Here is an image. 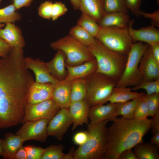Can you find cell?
Instances as JSON below:
<instances>
[{"mask_svg":"<svg viewBox=\"0 0 159 159\" xmlns=\"http://www.w3.org/2000/svg\"><path fill=\"white\" fill-rule=\"evenodd\" d=\"M24 59L15 51L0 58V129L22 123L28 89L34 81Z\"/></svg>","mask_w":159,"mask_h":159,"instance_id":"obj_1","label":"cell"},{"mask_svg":"<svg viewBox=\"0 0 159 159\" xmlns=\"http://www.w3.org/2000/svg\"><path fill=\"white\" fill-rule=\"evenodd\" d=\"M108 129L107 150L103 159H118L124 150L143 142L151 128L152 119L142 120L115 117Z\"/></svg>","mask_w":159,"mask_h":159,"instance_id":"obj_2","label":"cell"},{"mask_svg":"<svg viewBox=\"0 0 159 159\" xmlns=\"http://www.w3.org/2000/svg\"><path fill=\"white\" fill-rule=\"evenodd\" d=\"M109 121L107 120L96 124H87L88 139L75 150L74 159H103L107 144L108 128L106 126Z\"/></svg>","mask_w":159,"mask_h":159,"instance_id":"obj_3","label":"cell"},{"mask_svg":"<svg viewBox=\"0 0 159 159\" xmlns=\"http://www.w3.org/2000/svg\"><path fill=\"white\" fill-rule=\"evenodd\" d=\"M87 47L96 62L95 72L106 75L117 82L125 68V55L109 49L96 39Z\"/></svg>","mask_w":159,"mask_h":159,"instance_id":"obj_4","label":"cell"},{"mask_svg":"<svg viewBox=\"0 0 159 159\" xmlns=\"http://www.w3.org/2000/svg\"><path fill=\"white\" fill-rule=\"evenodd\" d=\"M87 77L85 79L87 92L85 100L90 106L107 102L117 81L106 75L96 72Z\"/></svg>","mask_w":159,"mask_h":159,"instance_id":"obj_5","label":"cell"},{"mask_svg":"<svg viewBox=\"0 0 159 159\" xmlns=\"http://www.w3.org/2000/svg\"><path fill=\"white\" fill-rule=\"evenodd\" d=\"M149 46L140 42L132 44L127 55L124 69L117 82L116 87L135 86L142 81L139 65L143 55Z\"/></svg>","mask_w":159,"mask_h":159,"instance_id":"obj_6","label":"cell"},{"mask_svg":"<svg viewBox=\"0 0 159 159\" xmlns=\"http://www.w3.org/2000/svg\"><path fill=\"white\" fill-rule=\"evenodd\" d=\"M50 46L60 50L66 57L67 64L75 66L95 59L88 48L68 35L51 43Z\"/></svg>","mask_w":159,"mask_h":159,"instance_id":"obj_7","label":"cell"},{"mask_svg":"<svg viewBox=\"0 0 159 159\" xmlns=\"http://www.w3.org/2000/svg\"><path fill=\"white\" fill-rule=\"evenodd\" d=\"M95 38L109 49L125 55H127L133 41L127 28L115 27H100Z\"/></svg>","mask_w":159,"mask_h":159,"instance_id":"obj_8","label":"cell"},{"mask_svg":"<svg viewBox=\"0 0 159 159\" xmlns=\"http://www.w3.org/2000/svg\"><path fill=\"white\" fill-rule=\"evenodd\" d=\"M60 109L52 99L35 104L26 102L24 106L22 124L27 121L42 119L49 120Z\"/></svg>","mask_w":159,"mask_h":159,"instance_id":"obj_9","label":"cell"},{"mask_svg":"<svg viewBox=\"0 0 159 159\" xmlns=\"http://www.w3.org/2000/svg\"><path fill=\"white\" fill-rule=\"evenodd\" d=\"M49 120L42 119L26 121L16 132L15 135L20 137L24 142L33 140L46 142L48 136L47 127Z\"/></svg>","mask_w":159,"mask_h":159,"instance_id":"obj_10","label":"cell"},{"mask_svg":"<svg viewBox=\"0 0 159 159\" xmlns=\"http://www.w3.org/2000/svg\"><path fill=\"white\" fill-rule=\"evenodd\" d=\"M72 123L69 108H60L49 121L47 127L48 136L61 140Z\"/></svg>","mask_w":159,"mask_h":159,"instance_id":"obj_11","label":"cell"},{"mask_svg":"<svg viewBox=\"0 0 159 159\" xmlns=\"http://www.w3.org/2000/svg\"><path fill=\"white\" fill-rule=\"evenodd\" d=\"M139 69L142 81H151L159 79V63L153 57L150 46L141 59Z\"/></svg>","mask_w":159,"mask_h":159,"instance_id":"obj_12","label":"cell"},{"mask_svg":"<svg viewBox=\"0 0 159 159\" xmlns=\"http://www.w3.org/2000/svg\"><path fill=\"white\" fill-rule=\"evenodd\" d=\"M135 20H130L128 27L129 34L133 41L144 42L149 45L159 43V30L151 25L135 29L133 28Z\"/></svg>","mask_w":159,"mask_h":159,"instance_id":"obj_13","label":"cell"},{"mask_svg":"<svg viewBox=\"0 0 159 159\" xmlns=\"http://www.w3.org/2000/svg\"><path fill=\"white\" fill-rule=\"evenodd\" d=\"M24 62L26 67L32 70L34 73L36 82L54 85L59 81L52 76L47 68L46 63L40 59H34L27 57L24 58Z\"/></svg>","mask_w":159,"mask_h":159,"instance_id":"obj_14","label":"cell"},{"mask_svg":"<svg viewBox=\"0 0 159 159\" xmlns=\"http://www.w3.org/2000/svg\"><path fill=\"white\" fill-rule=\"evenodd\" d=\"M54 85L50 83H40L34 81L28 89L27 102L35 104L52 99Z\"/></svg>","mask_w":159,"mask_h":159,"instance_id":"obj_15","label":"cell"},{"mask_svg":"<svg viewBox=\"0 0 159 159\" xmlns=\"http://www.w3.org/2000/svg\"><path fill=\"white\" fill-rule=\"evenodd\" d=\"M0 39L13 49H23L25 44L21 30L14 23L6 24L5 27L0 30Z\"/></svg>","mask_w":159,"mask_h":159,"instance_id":"obj_16","label":"cell"},{"mask_svg":"<svg viewBox=\"0 0 159 159\" xmlns=\"http://www.w3.org/2000/svg\"><path fill=\"white\" fill-rule=\"evenodd\" d=\"M67 75L64 81L71 82L79 78H83L95 72L97 64L95 59L86 62L81 64L71 66L66 63Z\"/></svg>","mask_w":159,"mask_h":159,"instance_id":"obj_17","label":"cell"},{"mask_svg":"<svg viewBox=\"0 0 159 159\" xmlns=\"http://www.w3.org/2000/svg\"><path fill=\"white\" fill-rule=\"evenodd\" d=\"M117 103L110 102L105 105L101 104L91 107L88 115L90 123L96 124L107 120L112 121L115 118Z\"/></svg>","mask_w":159,"mask_h":159,"instance_id":"obj_18","label":"cell"},{"mask_svg":"<svg viewBox=\"0 0 159 159\" xmlns=\"http://www.w3.org/2000/svg\"><path fill=\"white\" fill-rule=\"evenodd\" d=\"M90 107L85 100L71 102L69 109L73 120L72 130L78 126L88 124V115Z\"/></svg>","mask_w":159,"mask_h":159,"instance_id":"obj_19","label":"cell"},{"mask_svg":"<svg viewBox=\"0 0 159 159\" xmlns=\"http://www.w3.org/2000/svg\"><path fill=\"white\" fill-rule=\"evenodd\" d=\"M71 82L59 81L54 85L52 99L60 108H69L71 101Z\"/></svg>","mask_w":159,"mask_h":159,"instance_id":"obj_20","label":"cell"},{"mask_svg":"<svg viewBox=\"0 0 159 159\" xmlns=\"http://www.w3.org/2000/svg\"><path fill=\"white\" fill-rule=\"evenodd\" d=\"M130 20L127 12H112L106 13L97 23L100 27H115L128 28Z\"/></svg>","mask_w":159,"mask_h":159,"instance_id":"obj_21","label":"cell"},{"mask_svg":"<svg viewBox=\"0 0 159 159\" xmlns=\"http://www.w3.org/2000/svg\"><path fill=\"white\" fill-rule=\"evenodd\" d=\"M104 0H80L79 9L98 23L106 14Z\"/></svg>","mask_w":159,"mask_h":159,"instance_id":"obj_22","label":"cell"},{"mask_svg":"<svg viewBox=\"0 0 159 159\" xmlns=\"http://www.w3.org/2000/svg\"><path fill=\"white\" fill-rule=\"evenodd\" d=\"M24 142L23 140L19 135L11 132L5 133L2 142V158L14 159L16 152Z\"/></svg>","mask_w":159,"mask_h":159,"instance_id":"obj_23","label":"cell"},{"mask_svg":"<svg viewBox=\"0 0 159 159\" xmlns=\"http://www.w3.org/2000/svg\"><path fill=\"white\" fill-rule=\"evenodd\" d=\"M57 52L53 58L46 63L48 70L52 76L59 81L64 79L67 75L65 56L60 50Z\"/></svg>","mask_w":159,"mask_h":159,"instance_id":"obj_24","label":"cell"},{"mask_svg":"<svg viewBox=\"0 0 159 159\" xmlns=\"http://www.w3.org/2000/svg\"><path fill=\"white\" fill-rule=\"evenodd\" d=\"M127 87H116L113 89L108 100L111 103H121L127 102L140 97L145 93L132 91Z\"/></svg>","mask_w":159,"mask_h":159,"instance_id":"obj_25","label":"cell"},{"mask_svg":"<svg viewBox=\"0 0 159 159\" xmlns=\"http://www.w3.org/2000/svg\"><path fill=\"white\" fill-rule=\"evenodd\" d=\"M133 151L138 159H159L158 147L150 143H139L133 147Z\"/></svg>","mask_w":159,"mask_h":159,"instance_id":"obj_26","label":"cell"},{"mask_svg":"<svg viewBox=\"0 0 159 159\" xmlns=\"http://www.w3.org/2000/svg\"><path fill=\"white\" fill-rule=\"evenodd\" d=\"M87 85L85 79L79 78L71 81V101L75 102L85 99L87 95Z\"/></svg>","mask_w":159,"mask_h":159,"instance_id":"obj_27","label":"cell"},{"mask_svg":"<svg viewBox=\"0 0 159 159\" xmlns=\"http://www.w3.org/2000/svg\"><path fill=\"white\" fill-rule=\"evenodd\" d=\"M143 95L126 102L118 103L115 113V117L121 115L124 118L133 119L135 109Z\"/></svg>","mask_w":159,"mask_h":159,"instance_id":"obj_28","label":"cell"},{"mask_svg":"<svg viewBox=\"0 0 159 159\" xmlns=\"http://www.w3.org/2000/svg\"><path fill=\"white\" fill-rule=\"evenodd\" d=\"M69 34L87 47L95 43L96 41L95 38L82 27L77 25L70 29Z\"/></svg>","mask_w":159,"mask_h":159,"instance_id":"obj_29","label":"cell"},{"mask_svg":"<svg viewBox=\"0 0 159 159\" xmlns=\"http://www.w3.org/2000/svg\"><path fill=\"white\" fill-rule=\"evenodd\" d=\"M77 25L82 27L95 38L100 29L97 23L93 18L82 13L77 21Z\"/></svg>","mask_w":159,"mask_h":159,"instance_id":"obj_30","label":"cell"},{"mask_svg":"<svg viewBox=\"0 0 159 159\" xmlns=\"http://www.w3.org/2000/svg\"><path fill=\"white\" fill-rule=\"evenodd\" d=\"M16 10L13 3L0 9V23H14L20 20L21 15Z\"/></svg>","mask_w":159,"mask_h":159,"instance_id":"obj_31","label":"cell"},{"mask_svg":"<svg viewBox=\"0 0 159 159\" xmlns=\"http://www.w3.org/2000/svg\"><path fill=\"white\" fill-rule=\"evenodd\" d=\"M64 146L61 144L52 145L44 148L41 159H63Z\"/></svg>","mask_w":159,"mask_h":159,"instance_id":"obj_32","label":"cell"},{"mask_svg":"<svg viewBox=\"0 0 159 159\" xmlns=\"http://www.w3.org/2000/svg\"><path fill=\"white\" fill-rule=\"evenodd\" d=\"M104 9L105 13L112 12H128L125 0H104Z\"/></svg>","mask_w":159,"mask_h":159,"instance_id":"obj_33","label":"cell"},{"mask_svg":"<svg viewBox=\"0 0 159 159\" xmlns=\"http://www.w3.org/2000/svg\"><path fill=\"white\" fill-rule=\"evenodd\" d=\"M131 89L134 91L140 89L144 90L147 95L159 93V79L151 81H142Z\"/></svg>","mask_w":159,"mask_h":159,"instance_id":"obj_34","label":"cell"},{"mask_svg":"<svg viewBox=\"0 0 159 159\" xmlns=\"http://www.w3.org/2000/svg\"><path fill=\"white\" fill-rule=\"evenodd\" d=\"M142 98L145 101L149 110V116L153 117L159 110V93L150 95L144 94Z\"/></svg>","mask_w":159,"mask_h":159,"instance_id":"obj_35","label":"cell"},{"mask_svg":"<svg viewBox=\"0 0 159 159\" xmlns=\"http://www.w3.org/2000/svg\"><path fill=\"white\" fill-rule=\"evenodd\" d=\"M143 96L135 109L133 119L138 120H144L147 118V117L149 116L148 109L146 102L142 98Z\"/></svg>","mask_w":159,"mask_h":159,"instance_id":"obj_36","label":"cell"},{"mask_svg":"<svg viewBox=\"0 0 159 159\" xmlns=\"http://www.w3.org/2000/svg\"><path fill=\"white\" fill-rule=\"evenodd\" d=\"M24 147L26 153L27 159H41L44 150V148L33 145H27Z\"/></svg>","mask_w":159,"mask_h":159,"instance_id":"obj_37","label":"cell"},{"mask_svg":"<svg viewBox=\"0 0 159 159\" xmlns=\"http://www.w3.org/2000/svg\"><path fill=\"white\" fill-rule=\"evenodd\" d=\"M68 9L65 4L61 1L53 3L51 19L55 21L59 17L65 14Z\"/></svg>","mask_w":159,"mask_h":159,"instance_id":"obj_38","label":"cell"},{"mask_svg":"<svg viewBox=\"0 0 159 159\" xmlns=\"http://www.w3.org/2000/svg\"><path fill=\"white\" fill-rule=\"evenodd\" d=\"M53 4L50 1H46L42 3L38 9L39 16L45 19H51Z\"/></svg>","mask_w":159,"mask_h":159,"instance_id":"obj_39","label":"cell"},{"mask_svg":"<svg viewBox=\"0 0 159 159\" xmlns=\"http://www.w3.org/2000/svg\"><path fill=\"white\" fill-rule=\"evenodd\" d=\"M125 1L128 10L135 16H140L142 0H125Z\"/></svg>","mask_w":159,"mask_h":159,"instance_id":"obj_40","label":"cell"},{"mask_svg":"<svg viewBox=\"0 0 159 159\" xmlns=\"http://www.w3.org/2000/svg\"><path fill=\"white\" fill-rule=\"evenodd\" d=\"M88 135L87 131L78 132L74 135L73 141L75 144L79 146L81 145L86 141Z\"/></svg>","mask_w":159,"mask_h":159,"instance_id":"obj_41","label":"cell"},{"mask_svg":"<svg viewBox=\"0 0 159 159\" xmlns=\"http://www.w3.org/2000/svg\"><path fill=\"white\" fill-rule=\"evenodd\" d=\"M140 15L143 16L144 17L152 20L154 24L159 27V10L155 11L153 12L149 13L140 11Z\"/></svg>","mask_w":159,"mask_h":159,"instance_id":"obj_42","label":"cell"},{"mask_svg":"<svg viewBox=\"0 0 159 159\" xmlns=\"http://www.w3.org/2000/svg\"><path fill=\"white\" fill-rule=\"evenodd\" d=\"M11 49V47L5 41L0 39V58L6 56Z\"/></svg>","mask_w":159,"mask_h":159,"instance_id":"obj_43","label":"cell"},{"mask_svg":"<svg viewBox=\"0 0 159 159\" xmlns=\"http://www.w3.org/2000/svg\"><path fill=\"white\" fill-rule=\"evenodd\" d=\"M152 119L151 128L152 129L153 134L159 132V110L153 117Z\"/></svg>","mask_w":159,"mask_h":159,"instance_id":"obj_44","label":"cell"},{"mask_svg":"<svg viewBox=\"0 0 159 159\" xmlns=\"http://www.w3.org/2000/svg\"><path fill=\"white\" fill-rule=\"evenodd\" d=\"M118 159H138V158L132 148H130L122 152Z\"/></svg>","mask_w":159,"mask_h":159,"instance_id":"obj_45","label":"cell"},{"mask_svg":"<svg viewBox=\"0 0 159 159\" xmlns=\"http://www.w3.org/2000/svg\"><path fill=\"white\" fill-rule=\"evenodd\" d=\"M34 0H15L13 4L17 10L23 7H28L30 6L32 2Z\"/></svg>","mask_w":159,"mask_h":159,"instance_id":"obj_46","label":"cell"},{"mask_svg":"<svg viewBox=\"0 0 159 159\" xmlns=\"http://www.w3.org/2000/svg\"><path fill=\"white\" fill-rule=\"evenodd\" d=\"M152 54L157 62L159 63V43L149 45Z\"/></svg>","mask_w":159,"mask_h":159,"instance_id":"obj_47","label":"cell"},{"mask_svg":"<svg viewBox=\"0 0 159 159\" xmlns=\"http://www.w3.org/2000/svg\"><path fill=\"white\" fill-rule=\"evenodd\" d=\"M14 159H27L26 153L23 145L16 152Z\"/></svg>","mask_w":159,"mask_h":159,"instance_id":"obj_48","label":"cell"},{"mask_svg":"<svg viewBox=\"0 0 159 159\" xmlns=\"http://www.w3.org/2000/svg\"><path fill=\"white\" fill-rule=\"evenodd\" d=\"M150 140V143L158 147L159 146V132H156L153 135Z\"/></svg>","mask_w":159,"mask_h":159,"instance_id":"obj_49","label":"cell"},{"mask_svg":"<svg viewBox=\"0 0 159 159\" xmlns=\"http://www.w3.org/2000/svg\"><path fill=\"white\" fill-rule=\"evenodd\" d=\"M75 150L74 147L71 148L67 154H65L63 159H74V154Z\"/></svg>","mask_w":159,"mask_h":159,"instance_id":"obj_50","label":"cell"},{"mask_svg":"<svg viewBox=\"0 0 159 159\" xmlns=\"http://www.w3.org/2000/svg\"><path fill=\"white\" fill-rule=\"evenodd\" d=\"M70 0L73 9L75 10L79 9L80 4V0Z\"/></svg>","mask_w":159,"mask_h":159,"instance_id":"obj_51","label":"cell"},{"mask_svg":"<svg viewBox=\"0 0 159 159\" xmlns=\"http://www.w3.org/2000/svg\"><path fill=\"white\" fill-rule=\"evenodd\" d=\"M2 140L0 138V156H2L3 154V150L2 147Z\"/></svg>","mask_w":159,"mask_h":159,"instance_id":"obj_52","label":"cell"},{"mask_svg":"<svg viewBox=\"0 0 159 159\" xmlns=\"http://www.w3.org/2000/svg\"><path fill=\"white\" fill-rule=\"evenodd\" d=\"M4 26V25L3 24L0 23V30Z\"/></svg>","mask_w":159,"mask_h":159,"instance_id":"obj_53","label":"cell"},{"mask_svg":"<svg viewBox=\"0 0 159 159\" xmlns=\"http://www.w3.org/2000/svg\"><path fill=\"white\" fill-rule=\"evenodd\" d=\"M157 2V4L158 5H159V0H156Z\"/></svg>","mask_w":159,"mask_h":159,"instance_id":"obj_54","label":"cell"},{"mask_svg":"<svg viewBox=\"0 0 159 159\" xmlns=\"http://www.w3.org/2000/svg\"><path fill=\"white\" fill-rule=\"evenodd\" d=\"M11 0V1H14V0Z\"/></svg>","mask_w":159,"mask_h":159,"instance_id":"obj_55","label":"cell"},{"mask_svg":"<svg viewBox=\"0 0 159 159\" xmlns=\"http://www.w3.org/2000/svg\"><path fill=\"white\" fill-rule=\"evenodd\" d=\"M1 0H0V2H1Z\"/></svg>","mask_w":159,"mask_h":159,"instance_id":"obj_56","label":"cell"}]
</instances>
